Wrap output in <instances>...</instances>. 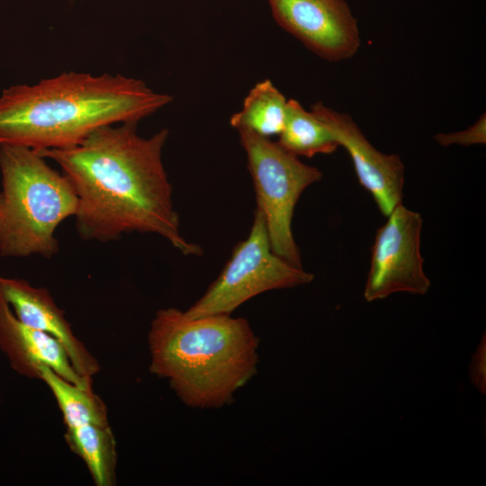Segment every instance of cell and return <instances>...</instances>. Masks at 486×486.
<instances>
[{
	"instance_id": "obj_8",
	"label": "cell",
	"mask_w": 486,
	"mask_h": 486,
	"mask_svg": "<svg viewBox=\"0 0 486 486\" xmlns=\"http://www.w3.org/2000/svg\"><path fill=\"white\" fill-rule=\"evenodd\" d=\"M284 31L329 62L354 57L361 46L357 20L346 0H268Z\"/></svg>"
},
{
	"instance_id": "obj_15",
	"label": "cell",
	"mask_w": 486,
	"mask_h": 486,
	"mask_svg": "<svg viewBox=\"0 0 486 486\" xmlns=\"http://www.w3.org/2000/svg\"><path fill=\"white\" fill-rule=\"evenodd\" d=\"M39 379L54 396L67 428L86 424L109 425L106 406L92 389L76 385L45 365L40 368Z\"/></svg>"
},
{
	"instance_id": "obj_16",
	"label": "cell",
	"mask_w": 486,
	"mask_h": 486,
	"mask_svg": "<svg viewBox=\"0 0 486 486\" xmlns=\"http://www.w3.org/2000/svg\"><path fill=\"white\" fill-rule=\"evenodd\" d=\"M435 140L442 146H450L458 144L463 146H471L486 143V117L483 113L479 120L468 129L451 132L438 133Z\"/></svg>"
},
{
	"instance_id": "obj_7",
	"label": "cell",
	"mask_w": 486,
	"mask_h": 486,
	"mask_svg": "<svg viewBox=\"0 0 486 486\" xmlns=\"http://www.w3.org/2000/svg\"><path fill=\"white\" fill-rule=\"evenodd\" d=\"M387 217L372 249L364 292L367 302L399 292L421 295L430 287L420 254L421 215L400 203Z\"/></svg>"
},
{
	"instance_id": "obj_6",
	"label": "cell",
	"mask_w": 486,
	"mask_h": 486,
	"mask_svg": "<svg viewBox=\"0 0 486 486\" xmlns=\"http://www.w3.org/2000/svg\"><path fill=\"white\" fill-rule=\"evenodd\" d=\"M313 278L273 252L263 214L256 208L248 238L235 246L216 280L184 312L189 318L230 315L262 292L306 284Z\"/></svg>"
},
{
	"instance_id": "obj_12",
	"label": "cell",
	"mask_w": 486,
	"mask_h": 486,
	"mask_svg": "<svg viewBox=\"0 0 486 486\" xmlns=\"http://www.w3.org/2000/svg\"><path fill=\"white\" fill-rule=\"evenodd\" d=\"M64 438L70 450L85 462L96 486L115 484L116 442L109 425L67 428Z\"/></svg>"
},
{
	"instance_id": "obj_9",
	"label": "cell",
	"mask_w": 486,
	"mask_h": 486,
	"mask_svg": "<svg viewBox=\"0 0 486 486\" xmlns=\"http://www.w3.org/2000/svg\"><path fill=\"white\" fill-rule=\"evenodd\" d=\"M310 111L347 150L359 183L371 193L380 212L388 216L402 203L405 166L400 156L376 149L349 114L320 102L311 105Z\"/></svg>"
},
{
	"instance_id": "obj_2",
	"label": "cell",
	"mask_w": 486,
	"mask_h": 486,
	"mask_svg": "<svg viewBox=\"0 0 486 486\" xmlns=\"http://www.w3.org/2000/svg\"><path fill=\"white\" fill-rule=\"evenodd\" d=\"M173 100L140 79L64 72L0 94V146L66 148L103 126L136 122Z\"/></svg>"
},
{
	"instance_id": "obj_14",
	"label": "cell",
	"mask_w": 486,
	"mask_h": 486,
	"mask_svg": "<svg viewBox=\"0 0 486 486\" xmlns=\"http://www.w3.org/2000/svg\"><path fill=\"white\" fill-rule=\"evenodd\" d=\"M285 96L269 80L256 83L244 99L242 109L230 120L235 129L245 128L266 138L280 135L286 117Z\"/></svg>"
},
{
	"instance_id": "obj_10",
	"label": "cell",
	"mask_w": 486,
	"mask_h": 486,
	"mask_svg": "<svg viewBox=\"0 0 486 486\" xmlns=\"http://www.w3.org/2000/svg\"><path fill=\"white\" fill-rule=\"evenodd\" d=\"M0 293L21 322L52 336L62 344L74 369L82 377L92 379L99 372L98 361L75 336L64 311L46 288L0 274Z\"/></svg>"
},
{
	"instance_id": "obj_17",
	"label": "cell",
	"mask_w": 486,
	"mask_h": 486,
	"mask_svg": "<svg viewBox=\"0 0 486 486\" xmlns=\"http://www.w3.org/2000/svg\"><path fill=\"white\" fill-rule=\"evenodd\" d=\"M469 378L476 389L486 393V336L483 333L469 365Z\"/></svg>"
},
{
	"instance_id": "obj_3",
	"label": "cell",
	"mask_w": 486,
	"mask_h": 486,
	"mask_svg": "<svg viewBox=\"0 0 486 486\" xmlns=\"http://www.w3.org/2000/svg\"><path fill=\"white\" fill-rule=\"evenodd\" d=\"M148 342L149 371L166 379L191 408L230 404L256 373L259 339L243 318H189L175 308L161 309L151 322Z\"/></svg>"
},
{
	"instance_id": "obj_11",
	"label": "cell",
	"mask_w": 486,
	"mask_h": 486,
	"mask_svg": "<svg viewBox=\"0 0 486 486\" xmlns=\"http://www.w3.org/2000/svg\"><path fill=\"white\" fill-rule=\"evenodd\" d=\"M0 348L11 367L28 378H40L48 366L65 380L92 389V379L82 377L73 367L66 349L52 336L21 322L0 293Z\"/></svg>"
},
{
	"instance_id": "obj_13",
	"label": "cell",
	"mask_w": 486,
	"mask_h": 486,
	"mask_svg": "<svg viewBox=\"0 0 486 486\" xmlns=\"http://www.w3.org/2000/svg\"><path fill=\"white\" fill-rule=\"evenodd\" d=\"M279 136V145L297 157L330 154L339 147L328 128L295 99L287 100L285 123Z\"/></svg>"
},
{
	"instance_id": "obj_5",
	"label": "cell",
	"mask_w": 486,
	"mask_h": 486,
	"mask_svg": "<svg viewBox=\"0 0 486 486\" xmlns=\"http://www.w3.org/2000/svg\"><path fill=\"white\" fill-rule=\"evenodd\" d=\"M238 131L248 157L256 208L263 214L271 248L290 265L302 268L300 249L292 231V220L302 192L320 181L323 174L269 138L245 128Z\"/></svg>"
},
{
	"instance_id": "obj_4",
	"label": "cell",
	"mask_w": 486,
	"mask_h": 486,
	"mask_svg": "<svg viewBox=\"0 0 486 486\" xmlns=\"http://www.w3.org/2000/svg\"><path fill=\"white\" fill-rule=\"evenodd\" d=\"M0 255L52 257L58 226L77 210L70 181L37 150L21 146H0Z\"/></svg>"
},
{
	"instance_id": "obj_1",
	"label": "cell",
	"mask_w": 486,
	"mask_h": 486,
	"mask_svg": "<svg viewBox=\"0 0 486 486\" xmlns=\"http://www.w3.org/2000/svg\"><path fill=\"white\" fill-rule=\"evenodd\" d=\"M138 122L103 126L78 144L37 150L55 161L76 197L79 236L108 242L124 233H155L184 256L202 248L187 241L173 203V188L162 161L166 128L150 138L137 132Z\"/></svg>"
}]
</instances>
